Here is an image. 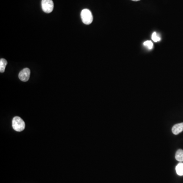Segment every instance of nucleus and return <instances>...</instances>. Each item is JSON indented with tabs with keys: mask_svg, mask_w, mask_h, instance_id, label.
<instances>
[{
	"mask_svg": "<svg viewBox=\"0 0 183 183\" xmlns=\"http://www.w3.org/2000/svg\"><path fill=\"white\" fill-rule=\"evenodd\" d=\"M182 131H183V123L175 125L172 127V132L175 135H178Z\"/></svg>",
	"mask_w": 183,
	"mask_h": 183,
	"instance_id": "5",
	"label": "nucleus"
},
{
	"mask_svg": "<svg viewBox=\"0 0 183 183\" xmlns=\"http://www.w3.org/2000/svg\"><path fill=\"white\" fill-rule=\"evenodd\" d=\"M143 46L150 50H152L153 48V46H154L152 42L150 41V40H148V41L144 42V43H143Z\"/></svg>",
	"mask_w": 183,
	"mask_h": 183,
	"instance_id": "9",
	"label": "nucleus"
},
{
	"mask_svg": "<svg viewBox=\"0 0 183 183\" xmlns=\"http://www.w3.org/2000/svg\"><path fill=\"white\" fill-rule=\"evenodd\" d=\"M152 39L153 40V41L155 42H157L160 41L161 40V38L157 35L156 33L154 32L153 33L152 36Z\"/></svg>",
	"mask_w": 183,
	"mask_h": 183,
	"instance_id": "10",
	"label": "nucleus"
},
{
	"mask_svg": "<svg viewBox=\"0 0 183 183\" xmlns=\"http://www.w3.org/2000/svg\"><path fill=\"white\" fill-rule=\"evenodd\" d=\"M175 158L178 161L183 162V150L179 149L176 151L175 153Z\"/></svg>",
	"mask_w": 183,
	"mask_h": 183,
	"instance_id": "6",
	"label": "nucleus"
},
{
	"mask_svg": "<svg viewBox=\"0 0 183 183\" xmlns=\"http://www.w3.org/2000/svg\"><path fill=\"white\" fill-rule=\"evenodd\" d=\"M7 64V61L5 59H1L0 60V72L1 73L4 72Z\"/></svg>",
	"mask_w": 183,
	"mask_h": 183,
	"instance_id": "8",
	"label": "nucleus"
},
{
	"mask_svg": "<svg viewBox=\"0 0 183 183\" xmlns=\"http://www.w3.org/2000/svg\"><path fill=\"white\" fill-rule=\"evenodd\" d=\"M82 22L86 24H90L93 20L92 13L90 10L84 9L82 10L80 13Z\"/></svg>",
	"mask_w": 183,
	"mask_h": 183,
	"instance_id": "2",
	"label": "nucleus"
},
{
	"mask_svg": "<svg viewBox=\"0 0 183 183\" xmlns=\"http://www.w3.org/2000/svg\"><path fill=\"white\" fill-rule=\"evenodd\" d=\"M42 8L44 12L50 13L54 9V2L52 0H42Z\"/></svg>",
	"mask_w": 183,
	"mask_h": 183,
	"instance_id": "3",
	"label": "nucleus"
},
{
	"mask_svg": "<svg viewBox=\"0 0 183 183\" xmlns=\"http://www.w3.org/2000/svg\"><path fill=\"white\" fill-rule=\"evenodd\" d=\"M12 127L15 131L21 132L25 128V123L22 118L15 116L12 120Z\"/></svg>",
	"mask_w": 183,
	"mask_h": 183,
	"instance_id": "1",
	"label": "nucleus"
},
{
	"mask_svg": "<svg viewBox=\"0 0 183 183\" xmlns=\"http://www.w3.org/2000/svg\"><path fill=\"white\" fill-rule=\"evenodd\" d=\"M176 174L180 176L183 175V163L180 162L175 167Z\"/></svg>",
	"mask_w": 183,
	"mask_h": 183,
	"instance_id": "7",
	"label": "nucleus"
},
{
	"mask_svg": "<svg viewBox=\"0 0 183 183\" xmlns=\"http://www.w3.org/2000/svg\"><path fill=\"white\" fill-rule=\"evenodd\" d=\"M30 74H31L30 70L28 68H25L19 72V78L23 82H27L29 79Z\"/></svg>",
	"mask_w": 183,
	"mask_h": 183,
	"instance_id": "4",
	"label": "nucleus"
},
{
	"mask_svg": "<svg viewBox=\"0 0 183 183\" xmlns=\"http://www.w3.org/2000/svg\"><path fill=\"white\" fill-rule=\"evenodd\" d=\"M133 1H139L140 0H132Z\"/></svg>",
	"mask_w": 183,
	"mask_h": 183,
	"instance_id": "11",
	"label": "nucleus"
}]
</instances>
